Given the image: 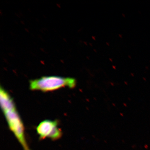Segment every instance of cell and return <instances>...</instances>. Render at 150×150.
Listing matches in <instances>:
<instances>
[{
	"label": "cell",
	"instance_id": "obj_1",
	"mask_svg": "<svg viewBox=\"0 0 150 150\" xmlns=\"http://www.w3.org/2000/svg\"><path fill=\"white\" fill-rule=\"evenodd\" d=\"M1 107L11 131L21 144L24 150H30L25 137L23 123L16 110L13 99L7 91L0 94Z\"/></svg>",
	"mask_w": 150,
	"mask_h": 150
},
{
	"label": "cell",
	"instance_id": "obj_2",
	"mask_svg": "<svg viewBox=\"0 0 150 150\" xmlns=\"http://www.w3.org/2000/svg\"><path fill=\"white\" fill-rule=\"evenodd\" d=\"M76 84V81L74 78L58 76H42L29 81L31 90L43 92L54 91L65 87L73 88Z\"/></svg>",
	"mask_w": 150,
	"mask_h": 150
},
{
	"label": "cell",
	"instance_id": "obj_3",
	"mask_svg": "<svg viewBox=\"0 0 150 150\" xmlns=\"http://www.w3.org/2000/svg\"><path fill=\"white\" fill-rule=\"evenodd\" d=\"M36 130L40 139L49 138L56 140L60 139L62 135L57 121L44 120L39 123Z\"/></svg>",
	"mask_w": 150,
	"mask_h": 150
}]
</instances>
